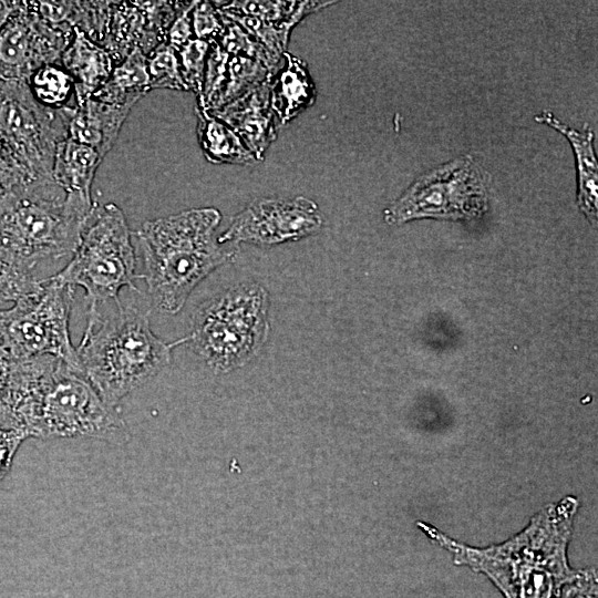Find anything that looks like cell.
Listing matches in <instances>:
<instances>
[{
  "instance_id": "6",
  "label": "cell",
  "mask_w": 598,
  "mask_h": 598,
  "mask_svg": "<svg viewBox=\"0 0 598 598\" xmlns=\"http://www.w3.org/2000/svg\"><path fill=\"white\" fill-rule=\"evenodd\" d=\"M268 311L264 287L235 286L199 306L186 342L213 370L231 371L261 350L269 331Z\"/></svg>"
},
{
  "instance_id": "26",
  "label": "cell",
  "mask_w": 598,
  "mask_h": 598,
  "mask_svg": "<svg viewBox=\"0 0 598 598\" xmlns=\"http://www.w3.org/2000/svg\"><path fill=\"white\" fill-rule=\"evenodd\" d=\"M40 282L31 271L0 260V303L16 302L35 290Z\"/></svg>"
},
{
  "instance_id": "25",
  "label": "cell",
  "mask_w": 598,
  "mask_h": 598,
  "mask_svg": "<svg viewBox=\"0 0 598 598\" xmlns=\"http://www.w3.org/2000/svg\"><path fill=\"white\" fill-rule=\"evenodd\" d=\"M208 51L209 43L195 38L177 50L183 80L196 97L202 94Z\"/></svg>"
},
{
  "instance_id": "27",
  "label": "cell",
  "mask_w": 598,
  "mask_h": 598,
  "mask_svg": "<svg viewBox=\"0 0 598 598\" xmlns=\"http://www.w3.org/2000/svg\"><path fill=\"white\" fill-rule=\"evenodd\" d=\"M194 38L208 43L216 41L223 30V17L215 1H196L192 9Z\"/></svg>"
},
{
  "instance_id": "15",
  "label": "cell",
  "mask_w": 598,
  "mask_h": 598,
  "mask_svg": "<svg viewBox=\"0 0 598 598\" xmlns=\"http://www.w3.org/2000/svg\"><path fill=\"white\" fill-rule=\"evenodd\" d=\"M72 28V39L59 63L71 75L75 105H80L106 83L116 63L104 47L76 27Z\"/></svg>"
},
{
  "instance_id": "20",
  "label": "cell",
  "mask_w": 598,
  "mask_h": 598,
  "mask_svg": "<svg viewBox=\"0 0 598 598\" xmlns=\"http://www.w3.org/2000/svg\"><path fill=\"white\" fill-rule=\"evenodd\" d=\"M197 137L206 159L213 164L247 165L257 159L225 122L196 105Z\"/></svg>"
},
{
  "instance_id": "31",
  "label": "cell",
  "mask_w": 598,
  "mask_h": 598,
  "mask_svg": "<svg viewBox=\"0 0 598 598\" xmlns=\"http://www.w3.org/2000/svg\"><path fill=\"white\" fill-rule=\"evenodd\" d=\"M20 1H0V31L18 9Z\"/></svg>"
},
{
  "instance_id": "7",
  "label": "cell",
  "mask_w": 598,
  "mask_h": 598,
  "mask_svg": "<svg viewBox=\"0 0 598 598\" xmlns=\"http://www.w3.org/2000/svg\"><path fill=\"white\" fill-rule=\"evenodd\" d=\"M135 250L122 209L94 203L69 264L53 276L59 282L82 287L89 312L109 300L118 302L122 288L135 289Z\"/></svg>"
},
{
  "instance_id": "28",
  "label": "cell",
  "mask_w": 598,
  "mask_h": 598,
  "mask_svg": "<svg viewBox=\"0 0 598 598\" xmlns=\"http://www.w3.org/2000/svg\"><path fill=\"white\" fill-rule=\"evenodd\" d=\"M29 435L0 410V481L9 472L13 457Z\"/></svg>"
},
{
  "instance_id": "4",
  "label": "cell",
  "mask_w": 598,
  "mask_h": 598,
  "mask_svg": "<svg viewBox=\"0 0 598 598\" xmlns=\"http://www.w3.org/2000/svg\"><path fill=\"white\" fill-rule=\"evenodd\" d=\"M93 205L53 179L8 189L0 197V260L32 272L41 261L71 257Z\"/></svg>"
},
{
  "instance_id": "32",
  "label": "cell",
  "mask_w": 598,
  "mask_h": 598,
  "mask_svg": "<svg viewBox=\"0 0 598 598\" xmlns=\"http://www.w3.org/2000/svg\"><path fill=\"white\" fill-rule=\"evenodd\" d=\"M4 192H6V188L0 179V197L4 194Z\"/></svg>"
},
{
  "instance_id": "8",
  "label": "cell",
  "mask_w": 598,
  "mask_h": 598,
  "mask_svg": "<svg viewBox=\"0 0 598 598\" xmlns=\"http://www.w3.org/2000/svg\"><path fill=\"white\" fill-rule=\"evenodd\" d=\"M73 297V287L53 276L41 280L13 307L0 310L1 348L14 361L51 355L83 373L69 331Z\"/></svg>"
},
{
  "instance_id": "30",
  "label": "cell",
  "mask_w": 598,
  "mask_h": 598,
  "mask_svg": "<svg viewBox=\"0 0 598 598\" xmlns=\"http://www.w3.org/2000/svg\"><path fill=\"white\" fill-rule=\"evenodd\" d=\"M13 360L7 354V352L0 346V395L6 389L9 380L11 367Z\"/></svg>"
},
{
  "instance_id": "2",
  "label": "cell",
  "mask_w": 598,
  "mask_h": 598,
  "mask_svg": "<svg viewBox=\"0 0 598 598\" xmlns=\"http://www.w3.org/2000/svg\"><path fill=\"white\" fill-rule=\"evenodd\" d=\"M0 406L29 437H91L118 445L131 439L117 406L83 373L51 355L13 360Z\"/></svg>"
},
{
  "instance_id": "11",
  "label": "cell",
  "mask_w": 598,
  "mask_h": 598,
  "mask_svg": "<svg viewBox=\"0 0 598 598\" xmlns=\"http://www.w3.org/2000/svg\"><path fill=\"white\" fill-rule=\"evenodd\" d=\"M72 35L71 25L51 23L32 1H20L0 31V78L27 81L40 66L59 63Z\"/></svg>"
},
{
  "instance_id": "24",
  "label": "cell",
  "mask_w": 598,
  "mask_h": 598,
  "mask_svg": "<svg viewBox=\"0 0 598 598\" xmlns=\"http://www.w3.org/2000/svg\"><path fill=\"white\" fill-rule=\"evenodd\" d=\"M151 91L172 89L188 91L183 80L177 51L164 42L146 55Z\"/></svg>"
},
{
  "instance_id": "16",
  "label": "cell",
  "mask_w": 598,
  "mask_h": 598,
  "mask_svg": "<svg viewBox=\"0 0 598 598\" xmlns=\"http://www.w3.org/2000/svg\"><path fill=\"white\" fill-rule=\"evenodd\" d=\"M132 106L90 97L75 105L68 122V137L95 150L102 158L111 151Z\"/></svg>"
},
{
  "instance_id": "21",
  "label": "cell",
  "mask_w": 598,
  "mask_h": 598,
  "mask_svg": "<svg viewBox=\"0 0 598 598\" xmlns=\"http://www.w3.org/2000/svg\"><path fill=\"white\" fill-rule=\"evenodd\" d=\"M221 11L256 18L289 39L292 28L308 14L333 1H215Z\"/></svg>"
},
{
  "instance_id": "10",
  "label": "cell",
  "mask_w": 598,
  "mask_h": 598,
  "mask_svg": "<svg viewBox=\"0 0 598 598\" xmlns=\"http://www.w3.org/2000/svg\"><path fill=\"white\" fill-rule=\"evenodd\" d=\"M487 175L471 156H460L420 176L384 210L390 225L412 219H472L487 207Z\"/></svg>"
},
{
  "instance_id": "29",
  "label": "cell",
  "mask_w": 598,
  "mask_h": 598,
  "mask_svg": "<svg viewBox=\"0 0 598 598\" xmlns=\"http://www.w3.org/2000/svg\"><path fill=\"white\" fill-rule=\"evenodd\" d=\"M196 1L181 2L177 14L168 29L166 43L176 51L194 39L192 9Z\"/></svg>"
},
{
  "instance_id": "14",
  "label": "cell",
  "mask_w": 598,
  "mask_h": 598,
  "mask_svg": "<svg viewBox=\"0 0 598 598\" xmlns=\"http://www.w3.org/2000/svg\"><path fill=\"white\" fill-rule=\"evenodd\" d=\"M269 83L270 80L231 103L209 112L235 131L257 161L264 159L266 151L277 137Z\"/></svg>"
},
{
  "instance_id": "23",
  "label": "cell",
  "mask_w": 598,
  "mask_h": 598,
  "mask_svg": "<svg viewBox=\"0 0 598 598\" xmlns=\"http://www.w3.org/2000/svg\"><path fill=\"white\" fill-rule=\"evenodd\" d=\"M27 83L33 97L41 105L52 110L70 107L68 102L72 94L74 96V83L60 63L40 66L29 76Z\"/></svg>"
},
{
  "instance_id": "19",
  "label": "cell",
  "mask_w": 598,
  "mask_h": 598,
  "mask_svg": "<svg viewBox=\"0 0 598 598\" xmlns=\"http://www.w3.org/2000/svg\"><path fill=\"white\" fill-rule=\"evenodd\" d=\"M102 161L92 147L66 137L56 147L52 178L66 193L92 199V184Z\"/></svg>"
},
{
  "instance_id": "22",
  "label": "cell",
  "mask_w": 598,
  "mask_h": 598,
  "mask_svg": "<svg viewBox=\"0 0 598 598\" xmlns=\"http://www.w3.org/2000/svg\"><path fill=\"white\" fill-rule=\"evenodd\" d=\"M150 91L146 55L136 49L114 66L106 83L91 97L133 107Z\"/></svg>"
},
{
  "instance_id": "18",
  "label": "cell",
  "mask_w": 598,
  "mask_h": 598,
  "mask_svg": "<svg viewBox=\"0 0 598 598\" xmlns=\"http://www.w3.org/2000/svg\"><path fill=\"white\" fill-rule=\"evenodd\" d=\"M538 123L551 126L569 141L576 157L578 174V206L591 224L597 223L598 166L594 148V133L589 127L578 131L561 123L551 112L535 116Z\"/></svg>"
},
{
  "instance_id": "1",
  "label": "cell",
  "mask_w": 598,
  "mask_h": 598,
  "mask_svg": "<svg viewBox=\"0 0 598 598\" xmlns=\"http://www.w3.org/2000/svg\"><path fill=\"white\" fill-rule=\"evenodd\" d=\"M578 506L574 496L548 504L522 532L487 547L460 543L425 522L417 526L454 564L487 576L505 598H557L578 574L567 557Z\"/></svg>"
},
{
  "instance_id": "13",
  "label": "cell",
  "mask_w": 598,
  "mask_h": 598,
  "mask_svg": "<svg viewBox=\"0 0 598 598\" xmlns=\"http://www.w3.org/2000/svg\"><path fill=\"white\" fill-rule=\"evenodd\" d=\"M179 1L114 2L103 47L115 63L134 50L145 55L166 42Z\"/></svg>"
},
{
  "instance_id": "5",
  "label": "cell",
  "mask_w": 598,
  "mask_h": 598,
  "mask_svg": "<svg viewBox=\"0 0 598 598\" xmlns=\"http://www.w3.org/2000/svg\"><path fill=\"white\" fill-rule=\"evenodd\" d=\"M102 318L87 313V322L76 353L85 378L111 405L140 388L169 362L172 350L186 338L167 343L152 331L147 316L133 307H122Z\"/></svg>"
},
{
  "instance_id": "3",
  "label": "cell",
  "mask_w": 598,
  "mask_h": 598,
  "mask_svg": "<svg viewBox=\"0 0 598 598\" xmlns=\"http://www.w3.org/2000/svg\"><path fill=\"white\" fill-rule=\"evenodd\" d=\"M220 219L216 208L205 207L142 224L136 236L144 274L138 278L158 310L178 312L197 283L235 255L215 235Z\"/></svg>"
},
{
  "instance_id": "9",
  "label": "cell",
  "mask_w": 598,
  "mask_h": 598,
  "mask_svg": "<svg viewBox=\"0 0 598 598\" xmlns=\"http://www.w3.org/2000/svg\"><path fill=\"white\" fill-rule=\"evenodd\" d=\"M73 109L45 107L27 81L0 78V142L30 181L53 179L55 151L68 137Z\"/></svg>"
},
{
  "instance_id": "17",
  "label": "cell",
  "mask_w": 598,
  "mask_h": 598,
  "mask_svg": "<svg viewBox=\"0 0 598 598\" xmlns=\"http://www.w3.org/2000/svg\"><path fill=\"white\" fill-rule=\"evenodd\" d=\"M270 105L283 125L310 107L317 97L313 80L300 58L285 51L282 64L269 83Z\"/></svg>"
},
{
  "instance_id": "12",
  "label": "cell",
  "mask_w": 598,
  "mask_h": 598,
  "mask_svg": "<svg viewBox=\"0 0 598 598\" xmlns=\"http://www.w3.org/2000/svg\"><path fill=\"white\" fill-rule=\"evenodd\" d=\"M322 223V214L310 198H261L251 202L233 218L218 243L279 245L317 233Z\"/></svg>"
}]
</instances>
